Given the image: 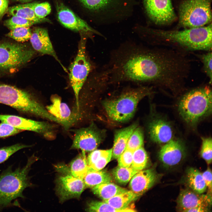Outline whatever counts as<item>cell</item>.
<instances>
[{"mask_svg": "<svg viewBox=\"0 0 212 212\" xmlns=\"http://www.w3.org/2000/svg\"><path fill=\"white\" fill-rule=\"evenodd\" d=\"M92 188V192L104 201L127 190L111 182L100 184Z\"/></svg>", "mask_w": 212, "mask_h": 212, "instance_id": "25", "label": "cell"}, {"mask_svg": "<svg viewBox=\"0 0 212 212\" xmlns=\"http://www.w3.org/2000/svg\"><path fill=\"white\" fill-rule=\"evenodd\" d=\"M185 153V148L181 142L172 139L162 147L158 156L165 165L171 167L179 164L184 158Z\"/></svg>", "mask_w": 212, "mask_h": 212, "instance_id": "18", "label": "cell"}, {"mask_svg": "<svg viewBox=\"0 0 212 212\" xmlns=\"http://www.w3.org/2000/svg\"><path fill=\"white\" fill-rule=\"evenodd\" d=\"M211 0H184L179 8V25L185 28L202 27L212 20Z\"/></svg>", "mask_w": 212, "mask_h": 212, "instance_id": "7", "label": "cell"}, {"mask_svg": "<svg viewBox=\"0 0 212 212\" xmlns=\"http://www.w3.org/2000/svg\"><path fill=\"white\" fill-rule=\"evenodd\" d=\"M31 146L18 143L0 148V164L7 160L12 155L18 150Z\"/></svg>", "mask_w": 212, "mask_h": 212, "instance_id": "36", "label": "cell"}, {"mask_svg": "<svg viewBox=\"0 0 212 212\" xmlns=\"http://www.w3.org/2000/svg\"><path fill=\"white\" fill-rule=\"evenodd\" d=\"M32 31L29 27H21L11 30L6 36L19 42H24L30 39Z\"/></svg>", "mask_w": 212, "mask_h": 212, "instance_id": "32", "label": "cell"}, {"mask_svg": "<svg viewBox=\"0 0 212 212\" xmlns=\"http://www.w3.org/2000/svg\"><path fill=\"white\" fill-rule=\"evenodd\" d=\"M139 197L131 190H127L104 201L121 212H134L136 211L128 206Z\"/></svg>", "mask_w": 212, "mask_h": 212, "instance_id": "23", "label": "cell"}, {"mask_svg": "<svg viewBox=\"0 0 212 212\" xmlns=\"http://www.w3.org/2000/svg\"><path fill=\"white\" fill-rule=\"evenodd\" d=\"M188 189L180 193L177 200V207L179 211L199 206L208 207L211 205V195L201 194Z\"/></svg>", "mask_w": 212, "mask_h": 212, "instance_id": "19", "label": "cell"}, {"mask_svg": "<svg viewBox=\"0 0 212 212\" xmlns=\"http://www.w3.org/2000/svg\"><path fill=\"white\" fill-rule=\"evenodd\" d=\"M112 149L105 150L98 159L93 164L89 167L88 171L102 170L110 160L112 157Z\"/></svg>", "mask_w": 212, "mask_h": 212, "instance_id": "38", "label": "cell"}, {"mask_svg": "<svg viewBox=\"0 0 212 212\" xmlns=\"http://www.w3.org/2000/svg\"><path fill=\"white\" fill-rule=\"evenodd\" d=\"M137 127L138 124L136 122L116 131L113 146L112 148L113 158L117 159L126 149L130 136Z\"/></svg>", "mask_w": 212, "mask_h": 212, "instance_id": "22", "label": "cell"}, {"mask_svg": "<svg viewBox=\"0 0 212 212\" xmlns=\"http://www.w3.org/2000/svg\"><path fill=\"white\" fill-rule=\"evenodd\" d=\"M83 180L86 188H92L100 184L111 182L112 178L105 170L88 171Z\"/></svg>", "mask_w": 212, "mask_h": 212, "instance_id": "27", "label": "cell"}, {"mask_svg": "<svg viewBox=\"0 0 212 212\" xmlns=\"http://www.w3.org/2000/svg\"><path fill=\"white\" fill-rule=\"evenodd\" d=\"M186 179L188 186L193 191L202 194L206 191L207 188L202 173L197 169L189 168L187 171Z\"/></svg>", "mask_w": 212, "mask_h": 212, "instance_id": "26", "label": "cell"}, {"mask_svg": "<svg viewBox=\"0 0 212 212\" xmlns=\"http://www.w3.org/2000/svg\"><path fill=\"white\" fill-rule=\"evenodd\" d=\"M0 120L21 130L36 132L48 139H53L55 136V127L54 125L46 122L36 121L8 115H0Z\"/></svg>", "mask_w": 212, "mask_h": 212, "instance_id": "11", "label": "cell"}, {"mask_svg": "<svg viewBox=\"0 0 212 212\" xmlns=\"http://www.w3.org/2000/svg\"><path fill=\"white\" fill-rule=\"evenodd\" d=\"M133 152L126 149L117 159L118 166L129 167L131 166L132 160Z\"/></svg>", "mask_w": 212, "mask_h": 212, "instance_id": "41", "label": "cell"}, {"mask_svg": "<svg viewBox=\"0 0 212 212\" xmlns=\"http://www.w3.org/2000/svg\"><path fill=\"white\" fill-rule=\"evenodd\" d=\"M35 22L19 17L13 16L11 18L6 20L4 25L10 29L21 27H30L34 24Z\"/></svg>", "mask_w": 212, "mask_h": 212, "instance_id": "35", "label": "cell"}, {"mask_svg": "<svg viewBox=\"0 0 212 212\" xmlns=\"http://www.w3.org/2000/svg\"><path fill=\"white\" fill-rule=\"evenodd\" d=\"M158 176L152 169L140 170L130 180V190L139 196L151 188L157 180Z\"/></svg>", "mask_w": 212, "mask_h": 212, "instance_id": "20", "label": "cell"}, {"mask_svg": "<svg viewBox=\"0 0 212 212\" xmlns=\"http://www.w3.org/2000/svg\"><path fill=\"white\" fill-rule=\"evenodd\" d=\"M38 2L19 4L10 7L7 11L12 16L19 17L33 21L37 23L43 21H47L46 19H39L36 16L34 12V8Z\"/></svg>", "mask_w": 212, "mask_h": 212, "instance_id": "24", "label": "cell"}, {"mask_svg": "<svg viewBox=\"0 0 212 212\" xmlns=\"http://www.w3.org/2000/svg\"><path fill=\"white\" fill-rule=\"evenodd\" d=\"M212 102L211 88L205 85L184 94L179 101L178 110L186 122L193 124L211 113Z\"/></svg>", "mask_w": 212, "mask_h": 212, "instance_id": "4", "label": "cell"}, {"mask_svg": "<svg viewBox=\"0 0 212 212\" xmlns=\"http://www.w3.org/2000/svg\"><path fill=\"white\" fill-rule=\"evenodd\" d=\"M8 5V0H0V20L7 11Z\"/></svg>", "mask_w": 212, "mask_h": 212, "instance_id": "44", "label": "cell"}, {"mask_svg": "<svg viewBox=\"0 0 212 212\" xmlns=\"http://www.w3.org/2000/svg\"><path fill=\"white\" fill-rule=\"evenodd\" d=\"M51 7L47 2L38 3L34 8V12L36 17L39 19H43L49 14L51 11Z\"/></svg>", "mask_w": 212, "mask_h": 212, "instance_id": "39", "label": "cell"}, {"mask_svg": "<svg viewBox=\"0 0 212 212\" xmlns=\"http://www.w3.org/2000/svg\"><path fill=\"white\" fill-rule=\"evenodd\" d=\"M202 144L200 155L207 163L209 164L212 162V141L211 137L202 138Z\"/></svg>", "mask_w": 212, "mask_h": 212, "instance_id": "37", "label": "cell"}, {"mask_svg": "<svg viewBox=\"0 0 212 212\" xmlns=\"http://www.w3.org/2000/svg\"><path fill=\"white\" fill-rule=\"evenodd\" d=\"M90 10L97 12L101 19L121 16L125 14L130 6L131 0H79Z\"/></svg>", "mask_w": 212, "mask_h": 212, "instance_id": "10", "label": "cell"}, {"mask_svg": "<svg viewBox=\"0 0 212 212\" xmlns=\"http://www.w3.org/2000/svg\"><path fill=\"white\" fill-rule=\"evenodd\" d=\"M152 46L126 42L114 50L105 68L109 84L151 85L174 92L183 88L190 70L187 55L173 48Z\"/></svg>", "mask_w": 212, "mask_h": 212, "instance_id": "1", "label": "cell"}, {"mask_svg": "<svg viewBox=\"0 0 212 212\" xmlns=\"http://www.w3.org/2000/svg\"><path fill=\"white\" fill-rule=\"evenodd\" d=\"M82 179L68 173L59 176L57 180L56 191L60 201L80 198L85 188Z\"/></svg>", "mask_w": 212, "mask_h": 212, "instance_id": "14", "label": "cell"}, {"mask_svg": "<svg viewBox=\"0 0 212 212\" xmlns=\"http://www.w3.org/2000/svg\"><path fill=\"white\" fill-rule=\"evenodd\" d=\"M32 46L36 51L54 57L66 72L67 71L58 57L49 37L47 30L45 29L35 27L32 32L30 39Z\"/></svg>", "mask_w": 212, "mask_h": 212, "instance_id": "17", "label": "cell"}, {"mask_svg": "<svg viewBox=\"0 0 212 212\" xmlns=\"http://www.w3.org/2000/svg\"><path fill=\"white\" fill-rule=\"evenodd\" d=\"M202 175L206 183L207 188L209 190V194H211L212 191V172L208 168L202 173Z\"/></svg>", "mask_w": 212, "mask_h": 212, "instance_id": "43", "label": "cell"}, {"mask_svg": "<svg viewBox=\"0 0 212 212\" xmlns=\"http://www.w3.org/2000/svg\"><path fill=\"white\" fill-rule=\"evenodd\" d=\"M74 137L71 149H80L91 152L99 146L104 138V134L93 123L89 126L72 130Z\"/></svg>", "mask_w": 212, "mask_h": 212, "instance_id": "12", "label": "cell"}, {"mask_svg": "<svg viewBox=\"0 0 212 212\" xmlns=\"http://www.w3.org/2000/svg\"><path fill=\"white\" fill-rule=\"evenodd\" d=\"M86 210L88 212H121L104 201H92L89 202Z\"/></svg>", "mask_w": 212, "mask_h": 212, "instance_id": "34", "label": "cell"}, {"mask_svg": "<svg viewBox=\"0 0 212 212\" xmlns=\"http://www.w3.org/2000/svg\"><path fill=\"white\" fill-rule=\"evenodd\" d=\"M208 210H209L208 207L199 206L186 210L185 212H208L209 211Z\"/></svg>", "mask_w": 212, "mask_h": 212, "instance_id": "45", "label": "cell"}, {"mask_svg": "<svg viewBox=\"0 0 212 212\" xmlns=\"http://www.w3.org/2000/svg\"><path fill=\"white\" fill-rule=\"evenodd\" d=\"M197 56L201 62L203 64V71L208 78L209 83L211 85L212 82V51H208L202 54H198Z\"/></svg>", "mask_w": 212, "mask_h": 212, "instance_id": "33", "label": "cell"}, {"mask_svg": "<svg viewBox=\"0 0 212 212\" xmlns=\"http://www.w3.org/2000/svg\"><path fill=\"white\" fill-rule=\"evenodd\" d=\"M86 39L82 37L76 57L69 68V79L75 98L77 109H79V94L91 70V64L86 52Z\"/></svg>", "mask_w": 212, "mask_h": 212, "instance_id": "9", "label": "cell"}, {"mask_svg": "<svg viewBox=\"0 0 212 212\" xmlns=\"http://www.w3.org/2000/svg\"><path fill=\"white\" fill-rule=\"evenodd\" d=\"M19 1H24V2H27L31 0H18Z\"/></svg>", "mask_w": 212, "mask_h": 212, "instance_id": "46", "label": "cell"}, {"mask_svg": "<svg viewBox=\"0 0 212 212\" xmlns=\"http://www.w3.org/2000/svg\"><path fill=\"white\" fill-rule=\"evenodd\" d=\"M149 134L151 140L158 143H165L172 139L173 136V131L170 125L161 119L155 120L150 123Z\"/></svg>", "mask_w": 212, "mask_h": 212, "instance_id": "21", "label": "cell"}, {"mask_svg": "<svg viewBox=\"0 0 212 212\" xmlns=\"http://www.w3.org/2000/svg\"><path fill=\"white\" fill-rule=\"evenodd\" d=\"M153 88L142 85L123 91L117 97L104 101L103 105L108 116L118 122L129 120L133 116L139 102L151 94Z\"/></svg>", "mask_w": 212, "mask_h": 212, "instance_id": "5", "label": "cell"}, {"mask_svg": "<svg viewBox=\"0 0 212 212\" xmlns=\"http://www.w3.org/2000/svg\"><path fill=\"white\" fill-rule=\"evenodd\" d=\"M35 51L26 44L0 43V71L10 72L21 67L33 57Z\"/></svg>", "mask_w": 212, "mask_h": 212, "instance_id": "8", "label": "cell"}, {"mask_svg": "<svg viewBox=\"0 0 212 212\" xmlns=\"http://www.w3.org/2000/svg\"><path fill=\"white\" fill-rule=\"evenodd\" d=\"M57 15L60 23L67 28L81 33L95 34L103 37L101 33L92 28L86 21L63 4L58 6Z\"/></svg>", "mask_w": 212, "mask_h": 212, "instance_id": "15", "label": "cell"}, {"mask_svg": "<svg viewBox=\"0 0 212 212\" xmlns=\"http://www.w3.org/2000/svg\"><path fill=\"white\" fill-rule=\"evenodd\" d=\"M38 160L33 155L28 158L26 164L14 170L11 166L0 174V211L12 206L13 202L20 198H25L23 192L33 186L29 173L32 165Z\"/></svg>", "mask_w": 212, "mask_h": 212, "instance_id": "3", "label": "cell"}, {"mask_svg": "<svg viewBox=\"0 0 212 212\" xmlns=\"http://www.w3.org/2000/svg\"><path fill=\"white\" fill-rule=\"evenodd\" d=\"M0 103L24 113L59 122L31 94L13 86L0 83Z\"/></svg>", "mask_w": 212, "mask_h": 212, "instance_id": "6", "label": "cell"}, {"mask_svg": "<svg viewBox=\"0 0 212 212\" xmlns=\"http://www.w3.org/2000/svg\"><path fill=\"white\" fill-rule=\"evenodd\" d=\"M88 170L85 152L82 151L70 163L69 173L83 179Z\"/></svg>", "mask_w": 212, "mask_h": 212, "instance_id": "28", "label": "cell"}, {"mask_svg": "<svg viewBox=\"0 0 212 212\" xmlns=\"http://www.w3.org/2000/svg\"><path fill=\"white\" fill-rule=\"evenodd\" d=\"M105 150L95 149L91 151L87 158L88 167L93 164L102 155Z\"/></svg>", "mask_w": 212, "mask_h": 212, "instance_id": "42", "label": "cell"}, {"mask_svg": "<svg viewBox=\"0 0 212 212\" xmlns=\"http://www.w3.org/2000/svg\"><path fill=\"white\" fill-rule=\"evenodd\" d=\"M146 13L150 19L158 25H166L176 19L171 0H143Z\"/></svg>", "mask_w": 212, "mask_h": 212, "instance_id": "13", "label": "cell"}, {"mask_svg": "<svg viewBox=\"0 0 212 212\" xmlns=\"http://www.w3.org/2000/svg\"><path fill=\"white\" fill-rule=\"evenodd\" d=\"M144 144V135L142 130L137 127L134 130L128 140L126 149L134 151L143 147Z\"/></svg>", "mask_w": 212, "mask_h": 212, "instance_id": "31", "label": "cell"}, {"mask_svg": "<svg viewBox=\"0 0 212 212\" xmlns=\"http://www.w3.org/2000/svg\"><path fill=\"white\" fill-rule=\"evenodd\" d=\"M138 172L131 166L124 167L118 166L113 169L112 173L113 177L117 182L125 185Z\"/></svg>", "mask_w": 212, "mask_h": 212, "instance_id": "29", "label": "cell"}, {"mask_svg": "<svg viewBox=\"0 0 212 212\" xmlns=\"http://www.w3.org/2000/svg\"><path fill=\"white\" fill-rule=\"evenodd\" d=\"M52 104L47 106L48 111L62 123V126L66 130L69 129L80 117L78 113H74L69 106L62 102L57 96L51 97Z\"/></svg>", "mask_w": 212, "mask_h": 212, "instance_id": "16", "label": "cell"}, {"mask_svg": "<svg viewBox=\"0 0 212 212\" xmlns=\"http://www.w3.org/2000/svg\"><path fill=\"white\" fill-rule=\"evenodd\" d=\"M139 35L153 46L171 48L186 52L212 50V25L181 30L143 29Z\"/></svg>", "mask_w": 212, "mask_h": 212, "instance_id": "2", "label": "cell"}, {"mask_svg": "<svg viewBox=\"0 0 212 212\" xmlns=\"http://www.w3.org/2000/svg\"><path fill=\"white\" fill-rule=\"evenodd\" d=\"M148 162L147 154L143 146L133 151L131 167L134 169L138 171L143 170L146 167Z\"/></svg>", "mask_w": 212, "mask_h": 212, "instance_id": "30", "label": "cell"}, {"mask_svg": "<svg viewBox=\"0 0 212 212\" xmlns=\"http://www.w3.org/2000/svg\"><path fill=\"white\" fill-rule=\"evenodd\" d=\"M21 131L7 123L2 122L0 124V138L15 135Z\"/></svg>", "mask_w": 212, "mask_h": 212, "instance_id": "40", "label": "cell"}]
</instances>
